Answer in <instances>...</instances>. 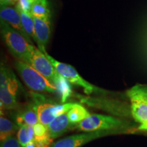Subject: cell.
<instances>
[{
	"mask_svg": "<svg viewBox=\"0 0 147 147\" xmlns=\"http://www.w3.org/2000/svg\"><path fill=\"white\" fill-rule=\"evenodd\" d=\"M72 126L73 125L69 120L67 113H65L57 117L48 125L47 128L49 136L53 140L61 136Z\"/></svg>",
	"mask_w": 147,
	"mask_h": 147,
	"instance_id": "8fae6325",
	"label": "cell"
},
{
	"mask_svg": "<svg viewBox=\"0 0 147 147\" xmlns=\"http://www.w3.org/2000/svg\"><path fill=\"white\" fill-rule=\"evenodd\" d=\"M130 124L126 121L110 116L91 115L82 122L76 125V128L86 132L104 130H122L127 131Z\"/></svg>",
	"mask_w": 147,
	"mask_h": 147,
	"instance_id": "277c9868",
	"label": "cell"
},
{
	"mask_svg": "<svg viewBox=\"0 0 147 147\" xmlns=\"http://www.w3.org/2000/svg\"><path fill=\"white\" fill-rule=\"evenodd\" d=\"M122 130H104V131H89L87 133L70 136L54 143L51 147H80L83 144L99 138L125 133Z\"/></svg>",
	"mask_w": 147,
	"mask_h": 147,
	"instance_id": "52a82bcc",
	"label": "cell"
},
{
	"mask_svg": "<svg viewBox=\"0 0 147 147\" xmlns=\"http://www.w3.org/2000/svg\"><path fill=\"white\" fill-rule=\"evenodd\" d=\"M45 54L51 62V63L53 64V65L54 66L56 70L62 76L67 79L70 83L81 87L86 94L90 95L93 93H104L106 92L104 90L99 89L98 87L93 85L90 82L82 78L80 76V75L77 72L76 69L74 68L73 67H71L70 65L64 63H61L58 61L55 60L54 58L50 56L47 53H45Z\"/></svg>",
	"mask_w": 147,
	"mask_h": 147,
	"instance_id": "5b68a950",
	"label": "cell"
},
{
	"mask_svg": "<svg viewBox=\"0 0 147 147\" xmlns=\"http://www.w3.org/2000/svg\"><path fill=\"white\" fill-rule=\"evenodd\" d=\"M90 115H91L87 109L78 104H74L73 107L67 113L69 120L73 125H76L79 123L82 122Z\"/></svg>",
	"mask_w": 147,
	"mask_h": 147,
	"instance_id": "9a60e30c",
	"label": "cell"
},
{
	"mask_svg": "<svg viewBox=\"0 0 147 147\" xmlns=\"http://www.w3.org/2000/svg\"><path fill=\"white\" fill-rule=\"evenodd\" d=\"M35 142H41L50 145L53 142V139L49 136L47 127L41 123H38L34 126Z\"/></svg>",
	"mask_w": 147,
	"mask_h": 147,
	"instance_id": "d6986e66",
	"label": "cell"
},
{
	"mask_svg": "<svg viewBox=\"0 0 147 147\" xmlns=\"http://www.w3.org/2000/svg\"><path fill=\"white\" fill-rule=\"evenodd\" d=\"M32 5L33 1L32 0H18L16 7L24 12L31 14Z\"/></svg>",
	"mask_w": 147,
	"mask_h": 147,
	"instance_id": "44dd1931",
	"label": "cell"
},
{
	"mask_svg": "<svg viewBox=\"0 0 147 147\" xmlns=\"http://www.w3.org/2000/svg\"><path fill=\"white\" fill-rule=\"evenodd\" d=\"M18 0H0L1 5H13L17 3Z\"/></svg>",
	"mask_w": 147,
	"mask_h": 147,
	"instance_id": "603a6c76",
	"label": "cell"
},
{
	"mask_svg": "<svg viewBox=\"0 0 147 147\" xmlns=\"http://www.w3.org/2000/svg\"><path fill=\"white\" fill-rule=\"evenodd\" d=\"M17 138L22 147L25 146L29 142H33L29 135L28 125H25L20 126L19 129L18 130Z\"/></svg>",
	"mask_w": 147,
	"mask_h": 147,
	"instance_id": "ffe728a7",
	"label": "cell"
},
{
	"mask_svg": "<svg viewBox=\"0 0 147 147\" xmlns=\"http://www.w3.org/2000/svg\"><path fill=\"white\" fill-rule=\"evenodd\" d=\"M31 53L30 65L56 87V84L61 78V75L56 70L45 53L33 45H31Z\"/></svg>",
	"mask_w": 147,
	"mask_h": 147,
	"instance_id": "8992f818",
	"label": "cell"
},
{
	"mask_svg": "<svg viewBox=\"0 0 147 147\" xmlns=\"http://www.w3.org/2000/svg\"><path fill=\"white\" fill-rule=\"evenodd\" d=\"M18 9L21 15L22 25H23L24 31L31 39L36 42V34H35V24L33 16L31 14L24 12V11Z\"/></svg>",
	"mask_w": 147,
	"mask_h": 147,
	"instance_id": "e0dca14e",
	"label": "cell"
},
{
	"mask_svg": "<svg viewBox=\"0 0 147 147\" xmlns=\"http://www.w3.org/2000/svg\"><path fill=\"white\" fill-rule=\"evenodd\" d=\"M38 123H39V119L34 103H30L24 109L18 112L16 117V123L19 127L25 125L34 126Z\"/></svg>",
	"mask_w": 147,
	"mask_h": 147,
	"instance_id": "7c38bea8",
	"label": "cell"
},
{
	"mask_svg": "<svg viewBox=\"0 0 147 147\" xmlns=\"http://www.w3.org/2000/svg\"><path fill=\"white\" fill-rule=\"evenodd\" d=\"M1 147H22L18 142V138L14 136H11L4 141L1 142Z\"/></svg>",
	"mask_w": 147,
	"mask_h": 147,
	"instance_id": "7402d4cb",
	"label": "cell"
},
{
	"mask_svg": "<svg viewBox=\"0 0 147 147\" xmlns=\"http://www.w3.org/2000/svg\"><path fill=\"white\" fill-rule=\"evenodd\" d=\"M32 1H33V3H34V2H35V1H37V0H32Z\"/></svg>",
	"mask_w": 147,
	"mask_h": 147,
	"instance_id": "d4e9b609",
	"label": "cell"
},
{
	"mask_svg": "<svg viewBox=\"0 0 147 147\" xmlns=\"http://www.w3.org/2000/svg\"><path fill=\"white\" fill-rule=\"evenodd\" d=\"M132 117L139 125L138 129L147 131V84H136L127 91Z\"/></svg>",
	"mask_w": 147,
	"mask_h": 147,
	"instance_id": "7a4b0ae2",
	"label": "cell"
},
{
	"mask_svg": "<svg viewBox=\"0 0 147 147\" xmlns=\"http://www.w3.org/2000/svg\"><path fill=\"white\" fill-rule=\"evenodd\" d=\"M31 14L37 17H51V12L47 0H37L33 3Z\"/></svg>",
	"mask_w": 147,
	"mask_h": 147,
	"instance_id": "ac0fdd59",
	"label": "cell"
},
{
	"mask_svg": "<svg viewBox=\"0 0 147 147\" xmlns=\"http://www.w3.org/2000/svg\"><path fill=\"white\" fill-rule=\"evenodd\" d=\"M0 103L1 110H14L18 107L16 95L4 87H0Z\"/></svg>",
	"mask_w": 147,
	"mask_h": 147,
	"instance_id": "5bb4252c",
	"label": "cell"
},
{
	"mask_svg": "<svg viewBox=\"0 0 147 147\" xmlns=\"http://www.w3.org/2000/svg\"><path fill=\"white\" fill-rule=\"evenodd\" d=\"M24 147H37V146H36V142H35V141H33V142H29V144H27L26 146Z\"/></svg>",
	"mask_w": 147,
	"mask_h": 147,
	"instance_id": "cb8c5ba5",
	"label": "cell"
},
{
	"mask_svg": "<svg viewBox=\"0 0 147 147\" xmlns=\"http://www.w3.org/2000/svg\"><path fill=\"white\" fill-rule=\"evenodd\" d=\"M0 18L1 21H3L10 25L12 28L16 29L18 32L23 34L27 40L32 44L31 38L24 31L23 25H22L21 18L19 11L16 7L13 5H1L0 8Z\"/></svg>",
	"mask_w": 147,
	"mask_h": 147,
	"instance_id": "30bf717a",
	"label": "cell"
},
{
	"mask_svg": "<svg viewBox=\"0 0 147 147\" xmlns=\"http://www.w3.org/2000/svg\"><path fill=\"white\" fill-rule=\"evenodd\" d=\"M1 33L3 42L10 52L18 60L30 65L32 44L23 34L3 21H1Z\"/></svg>",
	"mask_w": 147,
	"mask_h": 147,
	"instance_id": "6da1fadb",
	"label": "cell"
},
{
	"mask_svg": "<svg viewBox=\"0 0 147 147\" xmlns=\"http://www.w3.org/2000/svg\"><path fill=\"white\" fill-rule=\"evenodd\" d=\"M35 24L36 43L38 49L42 53H47L46 51L51 35V17L41 18L33 16Z\"/></svg>",
	"mask_w": 147,
	"mask_h": 147,
	"instance_id": "9c48e42d",
	"label": "cell"
},
{
	"mask_svg": "<svg viewBox=\"0 0 147 147\" xmlns=\"http://www.w3.org/2000/svg\"><path fill=\"white\" fill-rule=\"evenodd\" d=\"M20 127L8 119L1 116L0 118V139L3 142L19 129Z\"/></svg>",
	"mask_w": 147,
	"mask_h": 147,
	"instance_id": "2e32d148",
	"label": "cell"
},
{
	"mask_svg": "<svg viewBox=\"0 0 147 147\" xmlns=\"http://www.w3.org/2000/svg\"><path fill=\"white\" fill-rule=\"evenodd\" d=\"M15 67L21 78L29 89L36 92L58 93V90L54 84L49 82L32 66L18 60L15 63Z\"/></svg>",
	"mask_w": 147,
	"mask_h": 147,
	"instance_id": "3957f363",
	"label": "cell"
},
{
	"mask_svg": "<svg viewBox=\"0 0 147 147\" xmlns=\"http://www.w3.org/2000/svg\"><path fill=\"white\" fill-rule=\"evenodd\" d=\"M0 87H4L16 95L19 91L20 83L10 68L1 63L0 69Z\"/></svg>",
	"mask_w": 147,
	"mask_h": 147,
	"instance_id": "4fadbf2b",
	"label": "cell"
},
{
	"mask_svg": "<svg viewBox=\"0 0 147 147\" xmlns=\"http://www.w3.org/2000/svg\"><path fill=\"white\" fill-rule=\"evenodd\" d=\"M32 95L36 107L39 122L47 127L51 121L58 117L57 114L58 104L48 102L45 97L38 93H32Z\"/></svg>",
	"mask_w": 147,
	"mask_h": 147,
	"instance_id": "ba28073f",
	"label": "cell"
}]
</instances>
